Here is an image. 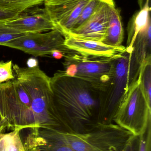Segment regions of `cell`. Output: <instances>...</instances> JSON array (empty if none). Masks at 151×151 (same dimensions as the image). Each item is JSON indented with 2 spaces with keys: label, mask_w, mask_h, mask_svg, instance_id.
I'll list each match as a JSON object with an SVG mask.
<instances>
[{
  "label": "cell",
  "mask_w": 151,
  "mask_h": 151,
  "mask_svg": "<svg viewBox=\"0 0 151 151\" xmlns=\"http://www.w3.org/2000/svg\"><path fill=\"white\" fill-rule=\"evenodd\" d=\"M53 104L68 133L85 132L99 123L101 91L59 71L50 78Z\"/></svg>",
  "instance_id": "1"
},
{
  "label": "cell",
  "mask_w": 151,
  "mask_h": 151,
  "mask_svg": "<svg viewBox=\"0 0 151 151\" xmlns=\"http://www.w3.org/2000/svg\"><path fill=\"white\" fill-rule=\"evenodd\" d=\"M13 70L15 78L0 84V116L12 131L36 129L31 91L20 70Z\"/></svg>",
  "instance_id": "2"
},
{
  "label": "cell",
  "mask_w": 151,
  "mask_h": 151,
  "mask_svg": "<svg viewBox=\"0 0 151 151\" xmlns=\"http://www.w3.org/2000/svg\"><path fill=\"white\" fill-rule=\"evenodd\" d=\"M74 151H124L134 135L118 125L98 123L81 133L63 132Z\"/></svg>",
  "instance_id": "3"
},
{
  "label": "cell",
  "mask_w": 151,
  "mask_h": 151,
  "mask_svg": "<svg viewBox=\"0 0 151 151\" xmlns=\"http://www.w3.org/2000/svg\"><path fill=\"white\" fill-rule=\"evenodd\" d=\"M130 55L126 50L113 58L110 79L100 93L99 123H112L126 96Z\"/></svg>",
  "instance_id": "4"
},
{
  "label": "cell",
  "mask_w": 151,
  "mask_h": 151,
  "mask_svg": "<svg viewBox=\"0 0 151 151\" xmlns=\"http://www.w3.org/2000/svg\"><path fill=\"white\" fill-rule=\"evenodd\" d=\"M151 107L139 78L129 89L113 121L134 135L139 136L151 122Z\"/></svg>",
  "instance_id": "5"
},
{
  "label": "cell",
  "mask_w": 151,
  "mask_h": 151,
  "mask_svg": "<svg viewBox=\"0 0 151 151\" xmlns=\"http://www.w3.org/2000/svg\"><path fill=\"white\" fill-rule=\"evenodd\" d=\"M115 57L87 55L74 51L64 57V71L67 75L82 79L101 91L110 79Z\"/></svg>",
  "instance_id": "6"
},
{
  "label": "cell",
  "mask_w": 151,
  "mask_h": 151,
  "mask_svg": "<svg viewBox=\"0 0 151 151\" xmlns=\"http://www.w3.org/2000/svg\"><path fill=\"white\" fill-rule=\"evenodd\" d=\"M64 42L62 33L54 29L44 33H27L4 46L19 50L35 57H51V53L55 50L63 52L66 56L74 51L68 48Z\"/></svg>",
  "instance_id": "7"
},
{
  "label": "cell",
  "mask_w": 151,
  "mask_h": 151,
  "mask_svg": "<svg viewBox=\"0 0 151 151\" xmlns=\"http://www.w3.org/2000/svg\"><path fill=\"white\" fill-rule=\"evenodd\" d=\"M90 0H44V9L61 33L72 31L83 8Z\"/></svg>",
  "instance_id": "8"
},
{
  "label": "cell",
  "mask_w": 151,
  "mask_h": 151,
  "mask_svg": "<svg viewBox=\"0 0 151 151\" xmlns=\"http://www.w3.org/2000/svg\"><path fill=\"white\" fill-rule=\"evenodd\" d=\"M114 4L113 0H102L91 17L84 24L67 33L81 39L102 42L106 36L110 11Z\"/></svg>",
  "instance_id": "9"
},
{
  "label": "cell",
  "mask_w": 151,
  "mask_h": 151,
  "mask_svg": "<svg viewBox=\"0 0 151 151\" xmlns=\"http://www.w3.org/2000/svg\"><path fill=\"white\" fill-rule=\"evenodd\" d=\"M4 23L7 26L25 33H41L56 29L45 9L35 7L4 20Z\"/></svg>",
  "instance_id": "10"
},
{
  "label": "cell",
  "mask_w": 151,
  "mask_h": 151,
  "mask_svg": "<svg viewBox=\"0 0 151 151\" xmlns=\"http://www.w3.org/2000/svg\"><path fill=\"white\" fill-rule=\"evenodd\" d=\"M151 59V24L139 32L132 46L129 67L128 90L138 80L143 65Z\"/></svg>",
  "instance_id": "11"
},
{
  "label": "cell",
  "mask_w": 151,
  "mask_h": 151,
  "mask_svg": "<svg viewBox=\"0 0 151 151\" xmlns=\"http://www.w3.org/2000/svg\"><path fill=\"white\" fill-rule=\"evenodd\" d=\"M65 39V45L71 50L87 55L113 57L126 50L124 46H109L101 42L85 40L73 36L67 32L62 33Z\"/></svg>",
  "instance_id": "12"
},
{
  "label": "cell",
  "mask_w": 151,
  "mask_h": 151,
  "mask_svg": "<svg viewBox=\"0 0 151 151\" xmlns=\"http://www.w3.org/2000/svg\"><path fill=\"white\" fill-rule=\"evenodd\" d=\"M26 140L36 151H74L63 135L64 131L48 129H33Z\"/></svg>",
  "instance_id": "13"
},
{
  "label": "cell",
  "mask_w": 151,
  "mask_h": 151,
  "mask_svg": "<svg viewBox=\"0 0 151 151\" xmlns=\"http://www.w3.org/2000/svg\"><path fill=\"white\" fill-rule=\"evenodd\" d=\"M124 32L120 11L114 4L111 9L106 36L102 42L109 46L122 45Z\"/></svg>",
  "instance_id": "14"
},
{
  "label": "cell",
  "mask_w": 151,
  "mask_h": 151,
  "mask_svg": "<svg viewBox=\"0 0 151 151\" xmlns=\"http://www.w3.org/2000/svg\"><path fill=\"white\" fill-rule=\"evenodd\" d=\"M151 8L140 9L134 13L128 25V40L126 50L131 53L135 39L139 32L151 24Z\"/></svg>",
  "instance_id": "15"
},
{
  "label": "cell",
  "mask_w": 151,
  "mask_h": 151,
  "mask_svg": "<svg viewBox=\"0 0 151 151\" xmlns=\"http://www.w3.org/2000/svg\"><path fill=\"white\" fill-rule=\"evenodd\" d=\"M20 131L13 130L7 134H0V151H25L20 136Z\"/></svg>",
  "instance_id": "16"
},
{
  "label": "cell",
  "mask_w": 151,
  "mask_h": 151,
  "mask_svg": "<svg viewBox=\"0 0 151 151\" xmlns=\"http://www.w3.org/2000/svg\"><path fill=\"white\" fill-rule=\"evenodd\" d=\"M44 0H0V10L21 12L41 5Z\"/></svg>",
  "instance_id": "17"
},
{
  "label": "cell",
  "mask_w": 151,
  "mask_h": 151,
  "mask_svg": "<svg viewBox=\"0 0 151 151\" xmlns=\"http://www.w3.org/2000/svg\"><path fill=\"white\" fill-rule=\"evenodd\" d=\"M139 79L148 103L151 104V59L143 65L139 75Z\"/></svg>",
  "instance_id": "18"
},
{
  "label": "cell",
  "mask_w": 151,
  "mask_h": 151,
  "mask_svg": "<svg viewBox=\"0 0 151 151\" xmlns=\"http://www.w3.org/2000/svg\"><path fill=\"white\" fill-rule=\"evenodd\" d=\"M4 20H0V45L4 46L8 42L26 34L7 26Z\"/></svg>",
  "instance_id": "19"
},
{
  "label": "cell",
  "mask_w": 151,
  "mask_h": 151,
  "mask_svg": "<svg viewBox=\"0 0 151 151\" xmlns=\"http://www.w3.org/2000/svg\"><path fill=\"white\" fill-rule=\"evenodd\" d=\"M102 0H90L83 8L74 23L72 31L77 29L84 24L94 13Z\"/></svg>",
  "instance_id": "20"
},
{
  "label": "cell",
  "mask_w": 151,
  "mask_h": 151,
  "mask_svg": "<svg viewBox=\"0 0 151 151\" xmlns=\"http://www.w3.org/2000/svg\"><path fill=\"white\" fill-rule=\"evenodd\" d=\"M12 61H0V84L15 78Z\"/></svg>",
  "instance_id": "21"
},
{
  "label": "cell",
  "mask_w": 151,
  "mask_h": 151,
  "mask_svg": "<svg viewBox=\"0 0 151 151\" xmlns=\"http://www.w3.org/2000/svg\"><path fill=\"white\" fill-rule=\"evenodd\" d=\"M138 151H151V122L148 125L146 130L139 136Z\"/></svg>",
  "instance_id": "22"
},
{
  "label": "cell",
  "mask_w": 151,
  "mask_h": 151,
  "mask_svg": "<svg viewBox=\"0 0 151 151\" xmlns=\"http://www.w3.org/2000/svg\"><path fill=\"white\" fill-rule=\"evenodd\" d=\"M139 143V136H134L127 145L124 151H138Z\"/></svg>",
  "instance_id": "23"
},
{
  "label": "cell",
  "mask_w": 151,
  "mask_h": 151,
  "mask_svg": "<svg viewBox=\"0 0 151 151\" xmlns=\"http://www.w3.org/2000/svg\"><path fill=\"white\" fill-rule=\"evenodd\" d=\"M20 13L19 12H12L0 10V20H7L13 18L17 17Z\"/></svg>",
  "instance_id": "24"
},
{
  "label": "cell",
  "mask_w": 151,
  "mask_h": 151,
  "mask_svg": "<svg viewBox=\"0 0 151 151\" xmlns=\"http://www.w3.org/2000/svg\"><path fill=\"white\" fill-rule=\"evenodd\" d=\"M27 67L29 68H33L38 66V61L36 58H29L27 61Z\"/></svg>",
  "instance_id": "25"
},
{
  "label": "cell",
  "mask_w": 151,
  "mask_h": 151,
  "mask_svg": "<svg viewBox=\"0 0 151 151\" xmlns=\"http://www.w3.org/2000/svg\"><path fill=\"white\" fill-rule=\"evenodd\" d=\"M140 9L145 8H151V0H138Z\"/></svg>",
  "instance_id": "26"
},
{
  "label": "cell",
  "mask_w": 151,
  "mask_h": 151,
  "mask_svg": "<svg viewBox=\"0 0 151 151\" xmlns=\"http://www.w3.org/2000/svg\"><path fill=\"white\" fill-rule=\"evenodd\" d=\"M51 56L57 59H59L65 56L63 52L59 50H55L51 53Z\"/></svg>",
  "instance_id": "27"
},
{
  "label": "cell",
  "mask_w": 151,
  "mask_h": 151,
  "mask_svg": "<svg viewBox=\"0 0 151 151\" xmlns=\"http://www.w3.org/2000/svg\"><path fill=\"white\" fill-rule=\"evenodd\" d=\"M25 147V151H36L34 147L26 139L25 143L23 144Z\"/></svg>",
  "instance_id": "28"
}]
</instances>
